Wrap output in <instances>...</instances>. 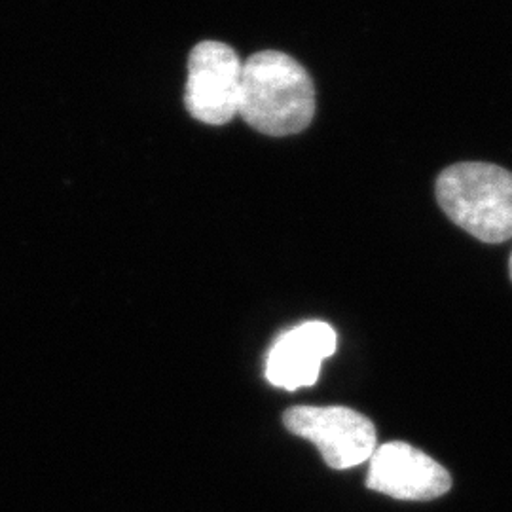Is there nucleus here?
I'll use <instances>...</instances> for the list:
<instances>
[{
	"instance_id": "nucleus-5",
	"label": "nucleus",
	"mask_w": 512,
	"mask_h": 512,
	"mask_svg": "<svg viewBox=\"0 0 512 512\" xmlns=\"http://www.w3.org/2000/svg\"><path fill=\"white\" fill-rule=\"evenodd\" d=\"M366 486L401 501H431L452 488V476L406 442H387L370 458Z\"/></svg>"
},
{
	"instance_id": "nucleus-1",
	"label": "nucleus",
	"mask_w": 512,
	"mask_h": 512,
	"mask_svg": "<svg viewBox=\"0 0 512 512\" xmlns=\"http://www.w3.org/2000/svg\"><path fill=\"white\" fill-rule=\"evenodd\" d=\"M241 118L258 133L287 137L308 128L315 114V88L291 55L266 50L243 63Z\"/></svg>"
},
{
	"instance_id": "nucleus-4",
	"label": "nucleus",
	"mask_w": 512,
	"mask_h": 512,
	"mask_svg": "<svg viewBox=\"0 0 512 512\" xmlns=\"http://www.w3.org/2000/svg\"><path fill=\"white\" fill-rule=\"evenodd\" d=\"M241 82L243 63L228 44L200 42L188 57L186 109L207 126L228 124L239 114Z\"/></svg>"
},
{
	"instance_id": "nucleus-3",
	"label": "nucleus",
	"mask_w": 512,
	"mask_h": 512,
	"mask_svg": "<svg viewBox=\"0 0 512 512\" xmlns=\"http://www.w3.org/2000/svg\"><path fill=\"white\" fill-rule=\"evenodd\" d=\"M283 421L293 435L311 440L336 471L370 461L378 448L374 423L344 406H294Z\"/></svg>"
},
{
	"instance_id": "nucleus-6",
	"label": "nucleus",
	"mask_w": 512,
	"mask_h": 512,
	"mask_svg": "<svg viewBox=\"0 0 512 512\" xmlns=\"http://www.w3.org/2000/svg\"><path fill=\"white\" fill-rule=\"evenodd\" d=\"M338 346L336 330L325 321H308L277 338L268 353L266 378L287 391L310 387L319 380L321 365Z\"/></svg>"
},
{
	"instance_id": "nucleus-2",
	"label": "nucleus",
	"mask_w": 512,
	"mask_h": 512,
	"mask_svg": "<svg viewBox=\"0 0 512 512\" xmlns=\"http://www.w3.org/2000/svg\"><path fill=\"white\" fill-rule=\"evenodd\" d=\"M437 200L459 228L484 243L512 238V173L494 164L463 162L437 179Z\"/></svg>"
},
{
	"instance_id": "nucleus-7",
	"label": "nucleus",
	"mask_w": 512,
	"mask_h": 512,
	"mask_svg": "<svg viewBox=\"0 0 512 512\" xmlns=\"http://www.w3.org/2000/svg\"><path fill=\"white\" fill-rule=\"evenodd\" d=\"M509 274H511V279H512V255H511V262H509Z\"/></svg>"
}]
</instances>
